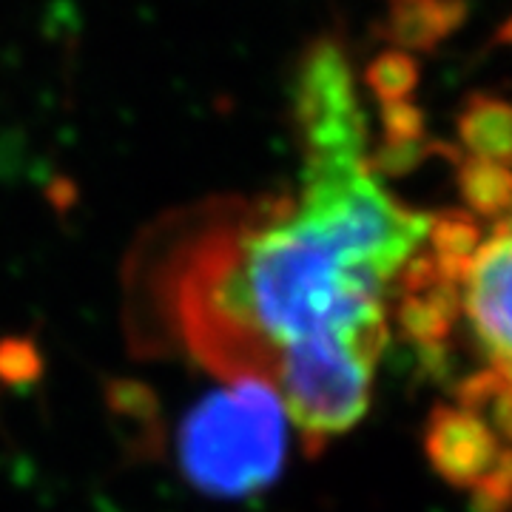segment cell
Instances as JSON below:
<instances>
[{
	"label": "cell",
	"mask_w": 512,
	"mask_h": 512,
	"mask_svg": "<svg viewBox=\"0 0 512 512\" xmlns=\"http://www.w3.org/2000/svg\"><path fill=\"white\" fill-rule=\"evenodd\" d=\"M296 120V188L202 231L171 265L163 299L202 367L274 390L296 433L322 450L367 413L393 299L439 217L382 180L336 46L308 60Z\"/></svg>",
	"instance_id": "obj_1"
},
{
	"label": "cell",
	"mask_w": 512,
	"mask_h": 512,
	"mask_svg": "<svg viewBox=\"0 0 512 512\" xmlns=\"http://www.w3.org/2000/svg\"><path fill=\"white\" fill-rule=\"evenodd\" d=\"M288 416L274 390L228 382L191 413L180 436L185 473L208 493L248 495L276 478Z\"/></svg>",
	"instance_id": "obj_2"
}]
</instances>
